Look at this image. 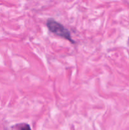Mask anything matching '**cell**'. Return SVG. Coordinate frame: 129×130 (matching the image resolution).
<instances>
[{"label": "cell", "instance_id": "cell-1", "mask_svg": "<svg viewBox=\"0 0 129 130\" xmlns=\"http://www.w3.org/2000/svg\"><path fill=\"white\" fill-rule=\"evenodd\" d=\"M46 25L48 29L51 32L54 33V34L59 36L61 38H64L67 40L70 41L72 43H75V41L72 39V37H71V34L69 30L67 28L64 27L61 24L58 22L53 19H48V21H47Z\"/></svg>", "mask_w": 129, "mask_h": 130}, {"label": "cell", "instance_id": "cell-2", "mask_svg": "<svg viewBox=\"0 0 129 130\" xmlns=\"http://www.w3.org/2000/svg\"><path fill=\"white\" fill-rule=\"evenodd\" d=\"M20 130H31V129H30V127L29 124H24L22 126Z\"/></svg>", "mask_w": 129, "mask_h": 130}]
</instances>
